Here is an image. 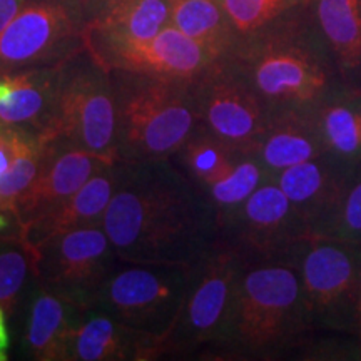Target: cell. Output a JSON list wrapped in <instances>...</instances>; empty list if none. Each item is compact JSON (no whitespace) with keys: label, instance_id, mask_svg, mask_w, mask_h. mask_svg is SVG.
<instances>
[{"label":"cell","instance_id":"cell-1","mask_svg":"<svg viewBox=\"0 0 361 361\" xmlns=\"http://www.w3.org/2000/svg\"><path fill=\"white\" fill-rule=\"evenodd\" d=\"M117 169L102 218L117 258L200 266L219 239L206 189L174 159L117 162Z\"/></svg>","mask_w":361,"mask_h":361},{"label":"cell","instance_id":"cell-2","mask_svg":"<svg viewBox=\"0 0 361 361\" xmlns=\"http://www.w3.org/2000/svg\"><path fill=\"white\" fill-rule=\"evenodd\" d=\"M308 4L273 25L238 39L221 59L269 116L313 112L346 89Z\"/></svg>","mask_w":361,"mask_h":361},{"label":"cell","instance_id":"cell-3","mask_svg":"<svg viewBox=\"0 0 361 361\" xmlns=\"http://www.w3.org/2000/svg\"><path fill=\"white\" fill-rule=\"evenodd\" d=\"M311 329L295 266L283 259H247L231 322L216 350L233 358H276Z\"/></svg>","mask_w":361,"mask_h":361},{"label":"cell","instance_id":"cell-4","mask_svg":"<svg viewBox=\"0 0 361 361\" xmlns=\"http://www.w3.org/2000/svg\"><path fill=\"white\" fill-rule=\"evenodd\" d=\"M117 162L173 159L200 128L196 82L111 71Z\"/></svg>","mask_w":361,"mask_h":361},{"label":"cell","instance_id":"cell-5","mask_svg":"<svg viewBox=\"0 0 361 361\" xmlns=\"http://www.w3.org/2000/svg\"><path fill=\"white\" fill-rule=\"evenodd\" d=\"M295 266L313 329H361V245L306 234L281 258Z\"/></svg>","mask_w":361,"mask_h":361},{"label":"cell","instance_id":"cell-6","mask_svg":"<svg viewBox=\"0 0 361 361\" xmlns=\"http://www.w3.org/2000/svg\"><path fill=\"white\" fill-rule=\"evenodd\" d=\"M61 141L116 164V99L111 72L87 49L62 62L51 128L40 144Z\"/></svg>","mask_w":361,"mask_h":361},{"label":"cell","instance_id":"cell-7","mask_svg":"<svg viewBox=\"0 0 361 361\" xmlns=\"http://www.w3.org/2000/svg\"><path fill=\"white\" fill-rule=\"evenodd\" d=\"M204 263V261H202ZM201 263V264H202ZM200 266L117 261L90 308H99L157 343L171 328L196 283Z\"/></svg>","mask_w":361,"mask_h":361},{"label":"cell","instance_id":"cell-8","mask_svg":"<svg viewBox=\"0 0 361 361\" xmlns=\"http://www.w3.org/2000/svg\"><path fill=\"white\" fill-rule=\"evenodd\" d=\"M247 256L219 238L201 264L174 326L156 346V358L218 348L228 331Z\"/></svg>","mask_w":361,"mask_h":361},{"label":"cell","instance_id":"cell-9","mask_svg":"<svg viewBox=\"0 0 361 361\" xmlns=\"http://www.w3.org/2000/svg\"><path fill=\"white\" fill-rule=\"evenodd\" d=\"M82 0H24L0 32V72L59 66L82 51Z\"/></svg>","mask_w":361,"mask_h":361},{"label":"cell","instance_id":"cell-10","mask_svg":"<svg viewBox=\"0 0 361 361\" xmlns=\"http://www.w3.org/2000/svg\"><path fill=\"white\" fill-rule=\"evenodd\" d=\"M35 283L87 310L117 261L102 224L84 226L51 239L34 251Z\"/></svg>","mask_w":361,"mask_h":361},{"label":"cell","instance_id":"cell-11","mask_svg":"<svg viewBox=\"0 0 361 361\" xmlns=\"http://www.w3.org/2000/svg\"><path fill=\"white\" fill-rule=\"evenodd\" d=\"M194 87L201 128L236 152L250 151L269 121L251 89L221 61Z\"/></svg>","mask_w":361,"mask_h":361},{"label":"cell","instance_id":"cell-12","mask_svg":"<svg viewBox=\"0 0 361 361\" xmlns=\"http://www.w3.org/2000/svg\"><path fill=\"white\" fill-rule=\"evenodd\" d=\"M308 234L276 180H264L239 207L219 238L233 243L250 259H281L298 239Z\"/></svg>","mask_w":361,"mask_h":361},{"label":"cell","instance_id":"cell-13","mask_svg":"<svg viewBox=\"0 0 361 361\" xmlns=\"http://www.w3.org/2000/svg\"><path fill=\"white\" fill-rule=\"evenodd\" d=\"M87 51L109 72H139L188 82H197L219 62L201 44L171 24L149 40L104 45Z\"/></svg>","mask_w":361,"mask_h":361},{"label":"cell","instance_id":"cell-14","mask_svg":"<svg viewBox=\"0 0 361 361\" xmlns=\"http://www.w3.org/2000/svg\"><path fill=\"white\" fill-rule=\"evenodd\" d=\"M358 162L331 152L293 166L271 179L283 189L306 224L308 234L324 236L335 221Z\"/></svg>","mask_w":361,"mask_h":361},{"label":"cell","instance_id":"cell-15","mask_svg":"<svg viewBox=\"0 0 361 361\" xmlns=\"http://www.w3.org/2000/svg\"><path fill=\"white\" fill-rule=\"evenodd\" d=\"M106 162L61 141L42 144V159L34 183L17 201L16 214L24 226L69 200Z\"/></svg>","mask_w":361,"mask_h":361},{"label":"cell","instance_id":"cell-16","mask_svg":"<svg viewBox=\"0 0 361 361\" xmlns=\"http://www.w3.org/2000/svg\"><path fill=\"white\" fill-rule=\"evenodd\" d=\"M87 49L141 42L169 24V0H82Z\"/></svg>","mask_w":361,"mask_h":361},{"label":"cell","instance_id":"cell-17","mask_svg":"<svg viewBox=\"0 0 361 361\" xmlns=\"http://www.w3.org/2000/svg\"><path fill=\"white\" fill-rule=\"evenodd\" d=\"M61 66L0 72V128L25 130L39 139L47 133Z\"/></svg>","mask_w":361,"mask_h":361},{"label":"cell","instance_id":"cell-18","mask_svg":"<svg viewBox=\"0 0 361 361\" xmlns=\"http://www.w3.org/2000/svg\"><path fill=\"white\" fill-rule=\"evenodd\" d=\"M117 180H119L117 162L106 164L78 192L72 194L69 200L62 201L51 211L22 226L20 238L30 250L35 251L51 239L72 229L102 224L104 213L116 191Z\"/></svg>","mask_w":361,"mask_h":361},{"label":"cell","instance_id":"cell-19","mask_svg":"<svg viewBox=\"0 0 361 361\" xmlns=\"http://www.w3.org/2000/svg\"><path fill=\"white\" fill-rule=\"evenodd\" d=\"M154 341L99 308L82 311L71 336L69 361L152 360Z\"/></svg>","mask_w":361,"mask_h":361},{"label":"cell","instance_id":"cell-20","mask_svg":"<svg viewBox=\"0 0 361 361\" xmlns=\"http://www.w3.org/2000/svg\"><path fill=\"white\" fill-rule=\"evenodd\" d=\"M273 178L326 152L311 112H283L269 116L268 126L250 151Z\"/></svg>","mask_w":361,"mask_h":361},{"label":"cell","instance_id":"cell-21","mask_svg":"<svg viewBox=\"0 0 361 361\" xmlns=\"http://www.w3.org/2000/svg\"><path fill=\"white\" fill-rule=\"evenodd\" d=\"M308 7L345 87L361 90V0H310Z\"/></svg>","mask_w":361,"mask_h":361},{"label":"cell","instance_id":"cell-22","mask_svg":"<svg viewBox=\"0 0 361 361\" xmlns=\"http://www.w3.org/2000/svg\"><path fill=\"white\" fill-rule=\"evenodd\" d=\"M84 310L37 284L25 329V346L37 361H69L71 336Z\"/></svg>","mask_w":361,"mask_h":361},{"label":"cell","instance_id":"cell-23","mask_svg":"<svg viewBox=\"0 0 361 361\" xmlns=\"http://www.w3.org/2000/svg\"><path fill=\"white\" fill-rule=\"evenodd\" d=\"M326 152L361 161V90L345 89L311 112Z\"/></svg>","mask_w":361,"mask_h":361},{"label":"cell","instance_id":"cell-24","mask_svg":"<svg viewBox=\"0 0 361 361\" xmlns=\"http://www.w3.org/2000/svg\"><path fill=\"white\" fill-rule=\"evenodd\" d=\"M169 24L221 61L236 44L221 0H169Z\"/></svg>","mask_w":361,"mask_h":361},{"label":"cell","instance_id":"cell-25","mask_svg":"<svg viewBox=\"0 0 361 361\" xmlns=\"http://www.w3.org/2000/svg\"><path fill=\"white\" fill-rule=\"evenodd\" d=\"M268 179H271L268 171L255 156L250 152H239L231 173L206 189L219 233L231 223L247 197Z\"/></svg>","mask_w":361,"mask_h":361},{"label":"cell","instance_id":"cell-26","mask_svg":"<svg viewBox=\"0 0 361 361\" xmlns=\"http://www.w3.org/2000/svg\"><path fill=\"white\" fill-rule=\"evenodd\" d=\"M238 154L239 152L226 146L200 126L173 159L186 171L189 178L207 189L231 173Z\"/></svg>","mask_w":361,"mask_h":361},{"label":"cell","instance_id":"cell-27","mask_svg":"<svg viewBox=\"0 0 361 361\" xmlns=\"http://www.w3.org/2000/svg\"><path fill=\"white\" fill-rule=\"evenodd\" d=\"M30 274L35 279V256L24 239L0 238V306L7 318L19 305Z\"/></svg>","mask_w":361,"mask_h":361},{"label":"cell","instance_id":"cell-28","mask_svg":"<svg viewBox=\"0 0 361 361\" xmlns=\"http://www.w3.org/2000/svg\"><path fill=\"white\" fill-rule=\"evenodd\" d=\"M310 0H221L238 39L246 37L284 19Z\"/></svg>","mask_w":361,"mask_h":361},{"label":"cell","instance_id":"cell-29","mask_svg":"<svg viewBox=\"0 0 361 361\" xmlns=\"http://www.w3.org/2000/svg\"><path fill=\"white\" fill-rule=\"evenodd\" d=\"M40 159L42 144L37 139L16 157L8 171L0 174V209L16 214L17 201L34 183L40 168Z\"/></svg>","mask_w":361,"mask_h":361},{"label":"cell","instance_id":"cell-30","mask_svg":"<svg viewBox=\"0 0 361 361\" xmlns=\"http://www.w3.org/2000/svg\"><path fill=\"white\" fill-rule=\"evenodd\" d=\"M324 236L361 245V161L356 164L340 211Z\"/></svg>","mask_w":361,"mask_h":361},{"label":"cell","instance_id":"cell-31","mask_svg":"<svg viewBox=\"0 0 361 361\" xmlns=\"http://www.w3.org/2000/svg\"><path fill=\"white\" fill-rule=\"evenodd\" d=\"M37 139V135L25 130L0 128V174L8 171L16 157Z\"/></svg>","mask_w":361,"mask_h":361},{"label":"cell","instance_id":"cell-32","mask_svg":"<svg viewBox=\"0 0 361 361\" xmlns=\"http://www.w3.org/2000/svg\"><path fill=\"white\" fill-rule=\"evenodd\" d=\"M22 2L24 0H0V32L16 17V13L22 7Z\"/></svg>","mask_w":361,"mask_h":361},{"label":"cell","instance_id":"cell-33","mask_svg":"<svg viewBox=\"0 0 361 361\" xmlns=\"http://www.w3.org/2000/svg\"><path fill=\"white\" fill-rule=\"evenodd\" d=\"M6 313H4L2 306H0V361H6L8 358V331H7V323H6Z\"/></svg>","mask_w":361,"mask_h":361},{"label":"cell","instance_id":"cell-34","mask_svg":"<svg viewBox=\"0 0 361 361\" xmlns=\"http://www.w3.org/2000/svg\"><path fill=\"white\" fill-rule=\"evenodd\" d=\"M358 336H360V343H358V348H356V360H361V329L358 331Z\"/></svg>","mask_w":361,"mask_h":361},{"label":"cell","instance_id":"cell-35","mask_svg":"<svg viewBox=\"0 0 361 361\" xmlns=\"http://www.w3.org/2000/svg\"><path fill=\"white\" fill-rule=\"evenodd\" d=\"M360 311H361V306H360Z\"/></svg>","mask_w":361,"mask_h":361}]
</instances>
